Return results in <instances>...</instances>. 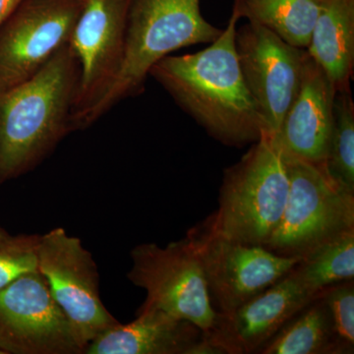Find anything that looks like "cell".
<instances>
[{
  "label": "cell",
  "instance_id": "obj_1",
  "mask_svg": "<svg viewBox=\"0 0 354 354\" xmlns=\"http://www.w3.org/2000/svg\"><path fill=\"white\" fill-rule=\"evenodd\" d=\"M239 19L232 12L227 28L208 48L167 55L150 71V76L212 137L235 147L255 143L265 133L235 48Z\"/></svg>",
  "mask_w": 354,
  "mask_h": 354
},
{
  "label": "cell",
  "instance_id": "obj_2",
  "mask_svg": "<svg viewBox=\"0 0 354 354\" xmlns=\"http://www.w3.org/2000/svg\"><path fill=\"white\" fill-rule=\"evenodd\" d=\"M79 79L68 43L36 75L0 93V185L36 169L73 132Z\"/></svg>",
  "mask_w": 354,
  "mask_h": 354
},
{
  "label": "cell",
  "instance_id": "obj_3",
  "mask_svg": "<svg viewBox=\"0 0 354 354\" xmlns=\"http://www.w3.org/2000/svg\"><path fill=\"white\" fill-rule=\"evenodd\" d=\"M201 0H131L124 55L113 87L88 114L83 129L116 104L145 90L151 69L171 53L199 44H211L223 30L205 19Z\"/></svg>",
  "mask_w": 354,
  "mask_h": 354
},
{
  "label": "cell",
  "instance_id": "obj_4",
  "mask_svg": "<svg viewBox=\"0 0 354 354\" xmlns=\"http://www.w3.org/2000/svg\"><path fill=\"white\" fill-rule=\"evenodd\" d=\"M288 192L286 153L272 135L263 134L225 169L218 211L205 221L227 239L265 246L281 223Z\"/></svg>",
  "mask_w": 354,
  "mask_h": 354
},
{
  "label": "cell",
  "instance_id": "obj_5",
  "mask_svg": "<svg viewBox=\"0 0 354 354\" xmlns=\"http://www.w3.org/2000/svg\"><path fill=\"white\" fill-rule=\"evenodd\" d=\"M286 156L288 201L279 227L264 247L279 256L304 258L354 228V193L335 183L325 167Z\"/></svg>",
  "mask_w": 354,
  "mask_h": 354
},
{
  "label": "cell",
  "instance_id": "obj_6",
  "mask_svg": "<svg viewBox=\"0 0 354 354\" xmlns=\"http://www.w3.org/2000/svg\"><path fill=\"white\" fill-rule=\"evenodd\" d=\"M128 279L147 291L142 305L192 323L208 335L218 313L212 304L196 250L187 237L165 247L144 243L131 251Z\"/></svg>",
  "mask_w": 354,
  "mask_h": 354
},
{
  "label": "cell",
  "instance_id": "obj_7",
  "mask_svg": "<svg viewBox=\"0 0 354 354\" xmlns=\"http://www.w3.org/2000/svg\"><path fill=\"white\" fill-rule=\"evenodd\" d=\"M201 262L212 304L228 316L249 299L267 290L301 261L285 257L258 244L227 239L206 221L186 235Z\"/></svg>",
  "mask_w": 354,
  "mask_h": 354
},
{
  "label": "cell",
  "instance_id": "obj_8",
  "mask_svg": "<svg viewBox=\"0 0 354 354\" xmlns=\"http://www.w3.org/2000/svg\"><path fill=\"white\" fill-rule=\"evenodd\" d=\"M37 257L38 271L85 353L91 342L118 323L100 297L99 272L92 254L80 239L57 227L39 235Z\"/></svg>",
  "mask_w": 354,
  "mask_h": 354
},
{
  "label": "cell",
  "instance_id": "obj_9",
  "mask_svg": "<svg viewBox=\"0 0 354 354\" xmlns=\"http://www.w3.org/2000/svg\"><path fill=\"white\" fill-rule=\"evenodd\" d=\"M131 0H84L69 44L80 66L72 113L73 132L104 99L120 74Z\"/></svg>",
  "mask_w": 354,
  "mask_h": 354
},
{
  "label": "cell",
  "instance_id": "obj_10",
  "mask_svg": "<svg viewBox=\"0 0 354 354\" xmlns=\"http://www.w3.org/2000/svg\"><path fill=\"white\" fill-rule=\"evenodd\" d=\"M84 0H22L0 27V93L39 73L69 43Z\"/></svg>",
  "mask_w": 354,
  "mask_h": 354
},
{
  "label": "cell",
  "instance_id": "obj_11",
  "mask_svg": "<svg viewBox=\"0 0 354 354\" xmlns=\"http://www.w3.org/2000/svg\"><path fill=\"white\" fill-rule=\"evenodd\" d=\"M2 354L83 353L41 272H26L0 290Z\"/></svg>",
  "mask_w": 354,
  "mask_h": 354
},
{
  "label": "cell",
  "instance_id": "obj_12",
  "mask_svg": "<svg viewBox=\"0 0 354 354\" xmlns=\"http://www.w3.org/2000/svg\"><path fill=\"white\" fill-rule=\"evenodd\" d=\"M235 48L264 123V134L274 135L297 94L307 50L252 22L236 30Z\"/></svg>",
  "mask_w": 354,
  "mask_h": 354
},
{
  "label": "cell",
  "instance_id": "obj_13",
  "mask_svg": "<svg viewBox=\"0 0 354 354\" xmlns=\"http://www.w3.org/2000/svg\"><path fill=\"white\" fill-rule=\"evenodd\" d=\"M320 295L311 292L291 270L234 313L218 314L215 328L204 337L223 353H258L291 318Z\"/></svg>",
  "mask_w": 354,
  "mask_h": 354
},
{
  "label": "cell",
  "instance_id": "obj_14",
  "mask_svg": "<svg viewBox=\"0 0 354 354\" xmlns=\"http://www.w3.org/2000/svg\"><path fill=\"white\" fill-rule=\"evenodd\" d=\"M335 92L322 67L306 53L297 94L272 135L283 152L325 167Z\"/></svg>",
  "mask_w": 354,
  "mask_h": 354
},
{
  "label": "cell",
  "instance_id": "obj_15",
  "mask_svg": "<svg viewBox=\"0 0 354 354\" xmlns=\"http://www.w3.org/2000/svg\"><path fill=\"white\" fill-rule=\"evenodd\" d=\"M203 337L192 323L142 305L135 320L118 322L91 342L87 354H189Z\"/></svg>",
  "mask_w": 354,
  "mask_h": 354
},
{
  "label": "cell",
  "instance_id": "obj_16",
  "mask_svg": "<svg viewBox=\"0 0 354 354\" xmlns=\"http://www.w3.org/2000/svg\"><path fill=\"white\" fill-rule=\"evenodd\" d=\"M306 50L322 67L335 91L351 90L354 73V0H321Z\"/></svg>",
  "mask_w": 354,
  "mask_h": 354
},
{
  "label": "cell",
  "instance_id": "obj_17",
  "mask_svg": "<svg viewBox=\"0 0 354 354\" xmlns=\"http://www.w3.org/2000/svg\"><path fill=\"white\" fill-rule=\"evenodd\" d=\"M258 353H346L335 335L332 316L322 293L291 318Z\"/></svg>",
  "mask_w": 354,
  "mask_h": 354
},
{
  "label": "cell",
  "instance_id": "obj_18",
  "mask_svg": "<svg viewBox=\"0 0 354 354\" xmlns=\"http://www.w3.org/2000/svg\"><path fill=\"white\" fill-rule=\"evenodd\" d=\"M320 4L321 0H234L232 12L306 50Z\"/></svg>",
  "mask_w": 354,
  "mask_h": 354
},
{
  "label": "cell",
  "instance_id": "obj_19",
  "mask_svg": "<svg viewBox=\"0 0 354 354\" xmlns=\"http://www.w3.org/2000/svg\"><path fill=\"white\" fill-rule=\"evenodd\" d=\"M293 272L311 292L353 281L354 228L326 242L302 258Z\"/></svg>",
  "mask_w": 354,
  "mask_h": 354
},
{
  "label": "cell",
  "instance_id": "obj_20",
  "mask_svg": "<svg viewBox=\"0 0 354 354\" xmlns=\"http://www.w3.org/2000/svg\"><path fill=\"white\" fill-rule=\"evenodd\" d=\"M325 169L335 183L354 193V102L351 90L335 92Z\"/></svg>",
  "mask_w": 354,
  "mask_h": 354
},
{
  "label": "cell",
  "instance_id": "obj_21",
  "mask_svg": "<svg viewBox=\"0 0 354 354\" xmlns=\"http://www.w3.org/2000/svg\"><path fill=\"white\" fill-rule=\"evenodd\" d=\"M39 234L13 235L0 227V290L38 270Z\"/></svg>",
  "mask_w": 354,
  "mask_h": 354
},
{
  "label": "cell",
  "instance_id": "obj_22",
  "mask_svg": "<svg viewBox=\"0 0 354 354\" xmlns=\"http://www.w3.org/2000/svg\"><path fill=\"white\" fill-rule=\"evenodd\" d=\"M334 324L335 335L344 353H353L354 346L353 281H344L322 292Z\"/></svg>",
  "mask_w": 354,
  "mask_h": 354
},
{
  "label": "cell",
  "instance_id": "obj_23",
  "mask_svg": "<svg viewBox=\"0 0 354 354\" xmlns=\"http://www.w3.org/2000/svg\"><path fill=\"white\" fill-rule=\"evenodd\" d=\"M22 0H0V27L12 15Z\"/></svg>",
  "mask_w": 354,
  "mask_h": 354
},
{
  "label": "cell",
  "instance_id": "obj_24",
  "mask_svg": "<svg viewBox=\"0 0 354 354\" xmlns=\"http://www.w3.org/2000/svg\"><path fill=\"white\" fill-rule=\"evenodd\" d=\"M0 354H2L1 351H0Z\"/></svg>",
  "mask_w": 354,
  "mask_h": 354
}]
</instances>
